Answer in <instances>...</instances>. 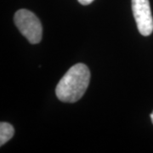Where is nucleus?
Wrapping results in <instances>:
<instances>
[{"instance_id":"3","label":"nucleus","mask_w":153,"mask_h":153,"mask_svg":"<svg viewBox=\"0 0 153 153\" xmlns=\"http://www.w3.org/2000/svg\"><path fill=\"white\" fill-rule=\"evenodd\" d=\"M132 10L140 33L150 36L153 32V17L149 0H132Z\"/></svg>"},{"instance_id":"4","label":"nucleus","mask_w":153,"mask_h":153,"mask_svg":"<svg viewBox=\"0 0 153 153\" xmlns=\"http://www.w3.org/2000/svg\"><path fill=\"white\" fill-rule=\"evenodd\" d=\"M15 129L14 127L8 123H0V146H4L7 143L12 137L14 136Z\"/></svg>"},{"instance_id":"1","label":"nucleus","mask_w":153,"mask_h":153,"mask_svg":"<svg viewBox=\"0 0 153 153\" xmlns=\"http://www.w3.org/2000/svg\"><path fill=\"white\" fill-rule=\"evenodd\" d=\"M90 81V71L82 63L76 64L66 71L58 82L55 94L62 102L74 103L82 98Z\"/></svg>"},{"instance_id":"5","label":"nucleus","mask_w":153,"mask_h":153,"mask_svg":"<svg viewBox=\"0 0 153 153\" xmlns=\"http://www.w3.org/2000/svg\"><path fill=\"white\" fill-rule=\"evenodd\" d=\"M82 5H88L89 4H91L94 0H77Z\"/></svg>"},{"instance_id":"6","label":"nucleus","mask_w":153,"mask_h":153,"mask_svg":"<svg viewBox=\"0 0 153 153\" xmlns=\"http://www.w3.org/2000/svg\"><path fill=\"white\" fill-rule=\"evenodd\" d=\"M151 119H152V123H153V111H152V113L151 114Z\"/></svg>"},{"instance_id":"2","label":"nucleus","mask_w":153,"mask_h":153,"mask_svg":"<svg viewBox=\"0 0 153 153\" xmlns=\"http://www.w3.org/2000/svg\"><path fill=\"white\" fill-rule=\"evenodd\" d=\"M15 24L29 43L38 44L43 36V27L38 18L27 10H20L15 14Z\"/></svg>"}]
</instances>
